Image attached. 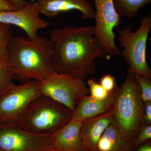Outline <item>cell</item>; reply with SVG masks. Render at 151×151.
I'll use <instances>...</instances> for the list:
<instances>
[{
    "label": "cell",
    "instance_id": "1",
    "mask_svg": "<svg viewBox=\"0 0 151 151\" xmlns=\"http://www.w3.org/2000/svg\"><path fill=\"white\" fill-rule=\"evenodd\" d=\"M50 38L53 45L52 64L56 73L83 80L96 72L95 59L106 58L95 37L94 26L57 28Z\"/></svg>",
    "mask_w": 151,
    "mask_h": 151
},
{
    "label": "cell",
    "instance_id": "2",
    "mask_svg": "<svg viewBox=\"0 0 151 151\" xmlns=\"http://www.w3.org/2000/svg\"><path fill=\"white\" fill-rule=\"evenodd\" d=\"M53 45L45 37L33 39L12 37L8 47L7 57L14 79L25 82L43 81L55 71L52 64Z\"/></svg>",
    "mask_w": 151,
    "mask_h": 151
},
{
    "label": "cell",
    "instance_id": "3",
    "mask_svg": "<svg viewBox=\"0 0 151 151\" xmlns=\"http://www.w3.org/2000/svg\"><path fill=\"white\" fill-rule=\"evenodd\" d=\"M145 108L135 74L128 73L117 89L113 112L115 124L132 142L143 124Z\"/></svg>",
    "mask_w": 151,
    "mask_h": 151
},
{
    "label": "cell",
    "instance_id": "4",
    "mask_svg": "<svg viewBox=\"0 0 151 151\" xmlns=\"http://www.w3.org/2000/svg\"><path fill=\"white\" fill-rule=\"evenodd\" d=\"M73 112L42 94L32 101L14 126L39 135H52L72 119Z\"/></svg>",
    "mask_w": 151,
    "mask_h": 151
},
{
    "label": "cell",
    "instance_id": "5",
    "mask_svg": "<svg viewBox=\"0 0 151 151\" xmlns=\"http://www.w3.org/2000/svg\"><path fill=\"white\" fill-rule=\"evenodd\" d=\"M151 29V14L145 16L141 20L139 27L132 32V28L126 25L117 28L120 47L123 50L120 55L129 65L128 73L142 76L151 79V69L147 61V40Z\"/></svg>",
    "mask_w": 151,
    "mask_h": 151
},
{
    "label": "cell",
    "instance_id": "6",
    "mask_svg": "<svg viewBox=\"0 0 151 151\" xmlns=\"http://www.w3.org/2000/svg\"><path fill=\"white\" fill-rule=\"evenodd\" d=\"M42 94L40 81L14 84L0 95V126L15 125L30 104Z\"/></svg>",
    "mask_w": 151,
    "mask_h": 151
},
{
    "label": "cell",
    "instance_id": "7",
    "mask_svg": "<svg viewBox=\"0 0 151 151\" xmlns=\"http://www.w3.org/2000/svg\"><path fill=\"white\" fill-rule=\"evenodd\" d=\"M42 94L74 112L79 101L89 95V88L83 80L55 72L41 81Z\"/></svg>",
    "mask_w": 151,
    "mask_h": 151
},
{
    "label": "cell",
    "instance_id": "8",
    "mask_svg": "<svg viewBox=\"0 0 151 151\" xmlns=\"http://www.w3.org/2000/svg\"><path fill=\"white\" fill-rule=\"evenodd\" d=\"M95 7L94 26L95 37L105 51L106 58L120 55V50L116 45L114 32L122 23V17L117 13L113 0H93Z\"/></svg>",
    "mask_w": 151,
    "mask_h": 151
},
{
    "label": "cell",
    "instance_id": "9",
    "mask_svg": "<svg viewBox=\"0 0 151 151\" xmlns=\"http://www.w3.org/2000/svg\"><path fill=\"white\" fill-rule=\"evenodd\" d=\"M52 135H39L13 125L0 126V151H50Z\"/></svg>",
    "mask_w": 151,
    "mask_h": 151
},
{
    "label": "cell",
    "instance_id": "10",
    "mask_svg": "<svg viewBox=\"0 0 151 151\" xmlns=\"http://www.w3.org/2000/svg\"><path fill=\"white\" fill-rule=\"evenodd\" d=\"M39 7L36 2L26 3L20 8L11 11H0V22L12 25L24 31L27 37L33 39L40 29L49 26L48 22L40 17Z\"/></svg>",
    "mask_w": 151,
    "mask_h": 151
},
{
    "label": "cell",
    "instance_id": "11",
    "mask_svg": "<svg viewBox=\"0 0 151 151\" xmlns=\"http://www.w3.org/2000/svg\"><path fill=\"white\" fill-rule=\"evenodd\" d=\"M115 124L112 110L82 122L80 129L82 144L87 151H96L98 141L107 127Z\"/></svg>",
    "mask_w": 151,
    "mask_h": 151
},
{
    "label": "cell",
    "instance_id": "12",
    "mask_svg": "<svg viewBox=\"0 0 151 151\" xmlns=\"http://www.w3.org/2000/svg\"><path fill=\"white\" fill-rule=\"evenodd\" d=\"M40 14L48 17L70 11H78L84 19H94V10L88 0H35Z\"/></svg>",
    "mask_w": 151,
    "mask_h": 151
},
{
    "label": "cell",
    "instance_id": "13",
    "mask_svg": "<svg viewBox=\"0 0 151 151\" xmlns=\"http://www.w3.org/2000/svg\"><path fill=\"white\" fill-rule=\"evenodd\" d=\"M82 122L72 119L52 134V149L61 151H87L81 141Z\"/></svg>",
    "mask_w": 151,
    "mask_h": 151
},
{
    "label": "cell",
    "instance_id": "14",
    "mask_svg": "<svg viewBox=\"0 0 151 151\" xmlns=\"http://www.w3.org/2000/svg\"><path fill=\"white\" fill-rule=\"evenodd\" d=\"M118 88L110 92L104 100H97L89 95L85 96L78 103L72 119L82 122L112 110L114 107Z\"/></svg>",
    "mask_w": 151,
    "mask_h": 151
},
{
    "label": "cell",
    "instance_id": "15",
    "mask_svg": "<svg viewBox=\"0 0 151 151\" xmlns=\"http://www.w3.org/2000/svg\"><path fill=\"white\" fill-rule=\"evenodd\" d=\"M133 142L128 139L115 124L109 125L97 143L96 151H135Z\"/></svg>",
    "mask_w": 151,
    "mask_h": 151
},
{
    "label": "cell",
    "instance_id": "16",
    "mask_svg": "<svg viewBox=\"0 0 151 151\" xmlns=\"http://www.w3.org/2000/svg\"><path fill=\"white\" fill-rule=\"evenodd\" d=\"M113 3L119 15L131 20L137 16L140 9L150 4L151 0H113Z\"/></svg>",
    "mask_w": 151,
    "mask_h": 151
},
{
    "label": "cell",
    "instance_id": "17",
    "mask_svg": "<svg viewBox=\"0 0 151 151\" xmlns=\"http://www.w3.org/2000/svg\"><path fill=\"white\" fill-rule=\"evenodd\" d=\"M14 79L7 55L0 57V95L14 84Z\"/></svg>",
    "mask_w": 151,
    "mask_h": 151
},
{
    "label": "cell",
    "instance_id": "18",
    "mask_svg": "<svg viewBox=\"0 0 151 151\" xmlns=\"http://www.w3.org/2000/svg\"><path fill=\"white\" fill-rule=\"evenodd\" d=\"M12 37L10 25L0 22V57L7 55L8 47Z\"/></svg>",
    "mask_w": 151,
    "mask_h": 151
},
{
    "label": "cell",
    "instance_id": "19",
    "mask_svg": "<svg viewBox=\"0 0 151 151\" xmlns=\"http://www.w3.org/2000/svg\"><path fill=\"white\" fill-rule=\"evenodd\" d=\"M135 78L139 86L141 97L144 103L151 102L150 79L142 76L135 75Z\"/></svg>",
    "mask_w": 151,
    "mask_h": 151
},
{
    "label": "cell",
    "instance_id": "20",
    "mask_svg": "<svg viewBox=\"0 0 151 151\" xmlns=\"http://www.w3.org/2000/svg\"><path fill=\"white\" fill-rule=\"evenodd\" d=\"M89 90V96L97 100H104L107 98L110 93L107 92L100 84L94 79H90L87 82Z\"/></svg>",
    "mask_w": 151,
    "mask_h": 151
},
{
    "label": "cell",
    "instance_id": "21",
    "mask_svg": "<svg viewBox=\"0 0 151 151\" xmlns=\"http://www.w3.org/2000/svg\"><path fill=\"white\" fill-rule=\"evenodd\" d=\"M151 139V124L146 125L143 124L133 141L135 150L143 143L150 140Z\"/></svg>",
    "mask_w": 151,
    "mask_h": 151
},
{
    "label": "cell",
    "instance_id": "22",
    "mask_svg": "<svg viewBox=\"0 0 151 151\" xmlns=\"http://www.w3.org/2000/svg\"><path fill=\"white\" fill-rule=\"evenodd\" d=\"M100 84L109 93L113 91L116 87L115 77L110 74L104 76L100 80Z\"/></svg>",
    "mask_w": 151,
    "mask_h": 151
},
{
    "label": "cell",
    "instance_id": "23",
    "mask_svg": "<svg viewBox=\"0 0 151 151\" xmlns=\"http://www.w3.org/2000/svg\"><path fill=\"white\" fill-rule=\"evenodd\" d=\"M145 113H144L143 124L146 125L151 124V102L145 103Z\"/></svg>",
    "mask_w": 151,
    "mask_h": 151
},
{
    "label": "cell",
    "instance_id": "24",
    "mask_svg": "<svg viewBox=\"0 0 151 151\" xmlns=\"http://www.w3.org/2000/svg\"><path fill=\"white\" fill-rule=\"evenodd\" d=\"M17 8L7 0H0V11H11Z\"/></svg>",
    "mask_w": 151,
    "mask_h": 151
},
{
    "label": "cell",
    "instance_id": "25",
    "mask_svg": "<svg viewBox=\"0 0 151 151\" xmlns=\"http://www.w3.org/2000/svg\"><path fill=\"white\" fill-rule=\"evenodd\" d=\"M135 151H151V142L150 140L143 143Z\"/></svg>",
    "mask_w": 151,
    "mask_h": 151
},
{
    "label": "cell",
    "instance_id": "26",
    "mask_svg": "<svg viewBox=\"0 0 151 151\" xmlns=\"http://www.w3.org/2000/svg\"><path fill=\"white\" fill-rule=\"evenodd\" d=\"M17 9L20 8L26 4V0H7Z\"/></svg>",
    "mask_w": 151,
    "mask_h": 151
},
{
    "label": "cell",
    "instance_id": "27",
    "mask_svg": "<svg viewBox=\"0 0 151 151\" xmlns=\"http://www.w3.org/2000/svg\"><path fill=\"white\" fill-rule=\"evenodd\" d=\"M50 151H61L60 150H55V149H52V150H50Z\"/></svg>",
    "mask_w": 151,
    "mask_h": 151
}]
</instances>
